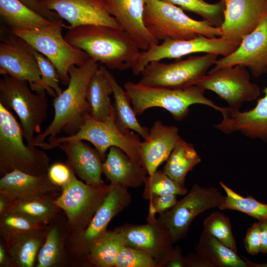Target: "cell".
I'll return each mask as SVG.
<instances>
[{
    "instance_id": "cell-22",
    "label": "cell",
    "mask_w": 267,
    "mask_h": 267,
    "mask_svg": "<svg viewBox=\"0 0 267 267\" xmlns=\"http://www.w3.org/2000/svg\"><path fill=\"white\" fill-rule=\"evenodd\" d=\"M180 137L176 127L165 125L159 120L154 122L148 137L140 141L138 148L142 166L148 176L153 174L167 161Z\"/></svg>"
},
{
    "instance_id": "cell-40",
    "label": "cell",
    "mask_w": 267,
    "mask_h": 267,
    "mask_svg": "<svg viewBox=\"0 0 267 267\" xmlns=\"http://www.w3.org/2000/svg\"><path fill=\"white\" fill-rule=\"evenodd\" d=\"M115 267H159L156 260L147 252L124 245L119 253Z\"/></svg>"
},
{
    "instance_id": "cell-26",
    "label": "cell",
    "mask_w": 267,
    "mask_h": 267,
    "mask_svg": "<svg viewBox=\"0 0 267 267\" xmlns=\"http://www.w3.org/2000/svg\"><path fill=\"white\" fill-rule=\"evenodd\" d=\"M102 164V171L113 184L137 188L144 184L148 173L142 166L130 158L123 150L111 147Z\"/></svg>"
},
{
    "instance_id": "cell-5",
    "label": "cell",
    "mask_w": 267,
    "mask_h": 267,
    "mask_svg": "<svg viewBox=\"0 0 267 267\" xmlns=\"http://www.w3.org/2000/svg\"><path fill=\"white\" fill-rule=\"evenodd\" d=\"M143 21L151 35L159 42L186 40L203 35L221 37L220 27L187 15L180 7L160 0H144Z\"/></svg>"
},
{
    "instance_id": "cell-24",
    "label": "cell",
    "mask_w": 267,
    "mask_h": 267,
    "mask_svg": "<svg viewBox=\"0 0 267 267\" xmlns=\"http://www.w3.org/2000/svg\"><path fill=\"white\" fill-rule=\"evenodd\" d=\"M69 233L66 216L61 211L46 226L44 239L38 254L35 267H71L66 248Z\"/></svg>"
},
{
    "instance_id": "cell-14",
    "label": "cell",
    "mask_w": 267,
    "mask_h": 267,
    "mask_svg": "<svg viewBox=\"0 0 267 267\" xmlns=\"http://www.w3.org/2000/svg\"><path fill=\"white\" fill-rule=\"evenodd\" d=\"M195 85L215 92L233 110H239L244 102L255 100L260 94L259 86L250 80L248 69L240 65L210 70Z\"/></svg>"
},
{
    "instance_id": "cell-19",
    "label": "cell",
    "mask_w": 267,
    "mask_h": 267,
    "mask_svg": "<svg viewBox=\"0 0 267 267\" xmlns=\"http://www.w3.org/2000/svg\"><path fill=\"white\" fill-rule=\"evenodd\" d=\"M47 8L66 20L70 27L101 25L122 29L104 0H42Z\"/></svg>"
},
{
    "instance_id": "cell-44",
    "label": "cell",
    "mask_w": 267,
    "mask_h": 267,
    "mask_svg": "<svg viewBox=\"0 0 267 267\" xmlns=\"http://www.w3.org/2000/svg\"><path fill=\"white\" fill-rule=\"evenodd\" d=\"M244 244L247 252L255 255L260 252V227L258 222L254 223L247 230Z\"/></svg>"
},
{
    "instance_id": "cell-21",
    "label": "cell",
    "mask_w": 267,
    "mask_h": 267,
    "mask_svg": "<svg viewBox=\"0 0 267 267\" xmlns=\"http://www.w3.org/2000/svg\"><path fill=\"white\" fill-rule=\"evenodd\" d=\"M61 191V187L52 183L47 174L34 175L14 169L0 179V194L11 201L31 198L54 200Z\"/></svg>"
},
{
    "instance_id": "cell-33",
    "label": "cell",
    "mask_w": 267,
    "mask_h": 267,
    "mask_svg": "<svg viewBox=\"0 0 267 267\" xmlns=\"http://www.w3.org/2000/svg\"><path fill=\"white\" fill-rule=\"evenodd\" d=\"M124 245L116 228L108 230L91 248L86 258L85 267H115L117 256Z\"/></svg>"
},
{
    "instance_id": "cell-11",
    "label": "cell",
    "mask_w": 267,
    "mask_h": 267,
    "mask_svg": "<svg viewBox=\"0 0 267 267\" xmlns=\"http://www.w3.org/2000/svg\"><path fill=\"white\" fill-rule=\"evenodd\" d=\"M112 187L111 184L92 185L79 180L75 174L61 187L54 200L66 216L71 234L79 233L88 225Z\"/></svg>"
},
{
    "instance_id": "cell-38",
    "label": "cell",
    "mask_w": 267,
    "mask_h": 267,
    "mask_svg": "<svg viewBox=\"0 0 267 267\" xmlns=\"http://www.w3.org/2000/svg\"><path fill=\"white\" fill-rule=\"evenodd\" d=\"M142 197L146 200L160 195H185L188 189L169 177L163 171L157 170L151 176H147L144 183Z\"/></svg>"
},
{
    "instance_id": "cell-42",
    "label": "cell",
    "mask_w": 267,
    "mask_h": 267,
    "mask_svg": "<svg viewBox=\"0 0 267 267\" xmlns=\"http://www.w3.org/2000/svg\"><path fill=\"white\" fill-rule=\"evenodd\" d=\"M47 174L51 182L61 188L75 174L66 162H56L49 165Z\"/></svg>"
},
{
    "instance_id": "cell-12",
    "label": "cell",
    "mask_w": 267,
    "mask_h": 267,
    "mask_svg": "<svg viewBox=\"0 0 267 267\" xmlns=\"http://www.w3.org/2000/svg\"><path fill=\"white\" fill-rule=\"evenodd\" d=\"M224 198L215 187H204L195 183L172 208L159 214L157 220L174 244L186 237L189 227L196 217L209 209L219 208Z\"/></svg>"
},
{
    "instance_id": "cell-13",
    "label": "cell",
    "mask_w": 267,
    "mask_h": 267,
    "mask_svg": "<svg viewBox=\"0 0 267 267\" xmlns=\"http://www.w3.org/2000/svg\"><path fill=\"white\" fill-rule=\"evenodd\" d=\"M237 46L222 37L209 38L199 35L190 39L167 40L160 44L151 46L146 50L141 51L131 70L134 75H138L153 61L167 58L178 59L196 53L226 56L234 51Z\"/></svg>"
},
{
    "instance_id": "cell-51",
    "label": "cell",
    "mask_w": 267,
    "mask_h": 267,
    "mask_svg": "<svg viewBox=\"0 0 267 267\" xmlns=\"http://www.w3.org/2000/svg\"><path fill=\"white\" fill-rule=\"evenodd\" d=\"M246 263L247 267H267V262L262 263H256L248 260L245 258H243Z\"/></svg>"
},
{
    "instance_id": "cell-41",
    "label": "cell",
    "mask_w": 267,
    "mask_h": 267,
    "mask_svg": "<svg viewBox=\"0 0 267 267\" xmlns=\"http://www.w3.org/2000/svg\"><path fill=\"white\" fill-rule=\"evenodd\" d=\"M32 52L38 62L42 81L47 88V93L53 97H56L62 90L59 86L60 80L55 66L41 53L33 48Z\"/></svg>"
},
{
    "instance_id": "cell-37",
    "label": "cell",
    "mask_w": 267,
    "mask_h": 267,
    "mask_svg": "<svg viewBox=\"0 0 267 267\" xmlns=\"http://www.w3.org/2000/svg\"><path fill=\"white\" fill-rule=\"evenodd\" d=\"M47 225L24 215L8 211L0 215V238L6 241L19 234L44 228Z\"/></svg>"
},
{
    "instance_id": "cell-35",
    "label": "cell",
    "mask_w": 267,
    "mask_h": 267,
    "mask_svg": "<svg viewBox=\"0 0 267 267\" xmlns=\"http://www.w3.org/2000/svg\"><path fill=\"white\" fill-rule=\"evenodd\" d=\"M220 184L226 193L221 210H229L246 214L258 221L267 219V204L263 203L252 196L244 197L234 191L222 181Z\"/></svg>"
},
{
    "instance_id": "cell-29",
    "label": "cell",
    "mask_w": 267,
    "mask_h": 267,
    "mask_svg": "<svg viewBox=\"0 0 267 267\" xmlns=\"http://www.w3.org/2000/svg\"><path fill=\"white\" fill-rule=\"evenodd\" d=\"M0 15L12 28L22 30H39L53 22L19 0H0Z\"/></svg>"
},
{
    "instance_id": "cell-43",
    "label": "cell",
    "mask_w": 267,
    "mask_h": 267,
    "mask_svg": "<svg viewBox=\"0 0 267 267\" xmlns=\"http://www.w3.org/2000/svg\"><path fill=\"white\" fill-rule=\"evenodd\" d=\"M148 214H162L172 208L178 202L177 195L167 194L157 196L150 199Z\"/></svg>"
},
{
    "instance_id": "cell-2",
    "label": "cell",
    "mask_w": 267,
    "mask_h": 267,
    "mask_svg": "<svg viewBox=\"0 0 267 267\" xmlns=\"http://www.w3.org/2000/svg\"><path fill=\"white\" fill-rule=\"evenodd\" d=\"M98 67V63L89 58L82 65L70 68L67 87L53 100V120L44 132L35 136V146L46 138L49 140L55 138L61 132L70 135L79 130L90 114L88 89L90 79Z\"/></svg>"
},
{
    "instance_id": "cell-50",
    "label": "cell",
    "mask_w": 267,
    "mask_h": 267,
    "mask_svg": "<svg viewBox=\"0 0 267 267\" xmlns=\"http://www.w3.org/2000/svg\"><path fill=\"white\" fill-rule=\"evenodd\" d=\"M11 202L10 199L0 194V215L8 210Z\"/></svg>"
},
{
    "instance_id": "cell-27",
    "label": "cell",
    "mask_w": 267,
    "mask_h": 267,
    "mask_svg": "<svg viewBox=\"0 0 267 267\" xmlns=\"http://www.w3.org/2000/svg\"><path fill=\"white\" fill-rule=\"evenodd\" d=\"M46 227L25 232L4 241L13 267H34L44 242Z\"/></svg>"
},
{
    "instance_id": "cell-48",
    "label": "cell",
    "mask_w": 267,
    "mask_h": 267,
    "mask_svg": "<svg viewBox=\"0 0 267 267\" xmlns=\"http://www.w3.org/2000/svg\"><path fill=\"white\" fill-rule=\"evenodd\" d=\"M258 222L260 227V252L267 254V219Z\"/></svg>"
},
{
    "instance_id": "cell-49",
    "label": "cell",
    "mask_w": 267,
    "mask_h": 267,
    "mask_svg": "<svg viewBox=\"0 0 267 267\" xmlns=\"http://www.w3.org/2000/svg\"><path fill=\"white\" fill-rule=\"evenodd\" d=\"M0 267H13L4 241L0 238Z\"/></svg>"
},
{
    "instance_id": "cell-28",
    "label": "cell",
    "mask_w": 267,
    "mask_h": 267,
    "mask_svg": "<svg viewBox=\"0 0 267 267\" xmlns=\"http://www.w3.org/2000/svg\"><path fill=\"white\" fill-rule=\"evenodd\" d=\"M105 67L99 66L94 73L87 92L90 115L100 121L107 120L115 113L110 96L113 93V89L105 75Z\"/></svg>"
},
{
    "instance_id": "cell-20",
    "label": "cell",
    "mask_w": 267,
    "mask_h": 267,
    "mask_svg": "<svg viewBox=\"0 0 267 267\" xmlns=\"http://www.w3.org/2000/svg\"><path fill=\"white\" fill-rule=\"evenodd\" d=\"M263 92L264 96L249 111L240 112L227 107H222L220 112L222 119L215 125V128L226 134L240 132L249 138L267 143V87Z\"/></svg>"
},
{
    "instance_id": "cell-25",
    "label": "cell",
    "mask_w": 267,
    "mask_h": 267,
    "mask_svg": "<svg viewBox=\"0 0 267 267\" xmlns=\"http://www.w3.org/2000/svg\"><path fill=\"white\" fill-rule=\"evenodd\" d=\"M58 147L67 157L66 162L83 181L92 185L104 184L101 178L103 161L95 148L81 140L65 141Z\"/></svg>"
},
{
    "instance_id": "cell-3",
    "label": "cell",
    "mask_w": 267,
    "mask_h": 267,
    "mask_svg": "<svg viewBox=\"0 0 267 267\" xmlns=\"http://www.w3.org/2000/svg\"><path fill=\"white\" fill-rule=\"evenodd\" d=\"M21 125L0 104V175L14 169L34 175L47 174L49 159L37 146L26 145Z\"/></svg>"
},
{
    "instance_id": "cell-10",
    "label": "cell",
    "mask_w": 267,
    "mask_h": 267,
    "mask_svg": "<svg viewBox=\"0 0 267 267\" xmlns=\"http://www.w3.org/2000/svg\"><path fill=\"white\" fill-rule=\"evenodd\" d=\"M218 56L206 53L176 59L170 63L153 61L142 71L141 78L138 83L146 86L168 89H182L195 85L215 64Z\"/></svg>"
},
{
    "instance_id": "cell-36",
    "label": "cell",
    "mask_w": 267,
    "mask_h": 267,
    "mask_svg": "<svg viewBox=\"0 0 267 267\" xmlns=\"http://www.w3.org/2000/svg\"><path fill=\"white\" fill-rule=\"evenodd\" d=\"M176 5L182 10L193 12L214 27H220L224 19L223 1L210 3L204 0H160Z\"/></svg>"
},
{
    "instance_id": "cell-18",
    "label": "cell",
    "mask_w": 267,
    "mask_h": 267,
    "mask_svg": "<svg viewBox=\"0 0 267 267\" xmlns=\"http://www.w3.org/2000/svg\"><path fill=\"white\" fill-rule=\"evenodd\" d=\"M155 216L148 214L145 224L126 223L116 228L121 235L125 245L147 252L161 267L162 263L174 247L168 234Z\"/></svg>"
},
{
    "instance_id": "cell-6",
    "label": "cell",
    "mask_w": 267,
    "mask_h": 267,
    "mask_svg": "<svg viewBox=\"0 0 267 267\" xmlns=\"http://www.w3.org/2000/svg\"><path fill=\"white\" fill-rule=\"evenodd\" d=\"M139 135L131 131L121 129L116 123L115 113L104 121L96 120L89 114L75 134L66 136H57L40 143L39 146L43 150H50L67 141H87L94 146L103 162L106 158L107 150L115 146L142 166L138 152L140 142Z\"/></svg>"
},
{
    "instance_id": "cell-23",
    "label": "cell",
    "mask_w": 267,
    "mask_h": 267,
    "mask_svg": "<svg viewBox=\"0 0 267 267\" xmlns=\"http://www.w3.org/2000/svg\"><path fill=\"white\" fill-rule=\"evenodd\" d=\"M110 14L139 49L146 50L159 44L146 28L143 21L144 0H104Z\"/></svg>"
},
{
    "instance_id": "cell-1",
    "label": "cell",
    "mask_w": 267,
    "mask_h": 267,
    "mask_svg": "<svg viewBox=\"0 0 267 267\" xmlns=\"http://www.w3.org/2000/svg\"><path fill=\"white\" fill-rule=\"evenodd\" d=\"M65 28L64 37L70 44L110 69H132L139 55L137 44L122 29L101 25Z\"/></svg>"
},
{
    "instance_id": "cell-8",
    "label": "cell",
    "mask_w": 267,
    "mask_h": 267,
    "mask_svg": "<svg viewBox=\"0 0 267 267\" xmlns=\"http://www.w3.org/2000/svg\"><path fill=\"white\" fill-rule=\"evenodd\" d=\"M111 185L109 192L87 227L79 233H69L66 248L71 267H85L87 256L93 245L107 233L110 221L132 202L128 188Z\"/></svg>"
},
{
    "instance_id": "cell-30",
    "label": "cell",
    "mask_w": 267,
    "mask_h": 267,
    "mask_svg": "<svg viewBox=\"0 0 267 267\" xmlns=\"http://www.w3.org/2000/svg\"><path fill=\"white\" fill-rule=\"evenodd\" d=\"M105 73L113 89L115 120L118 126L123 130L133 131L144 139H146L149 131L146 127L141 126L137 120L127 92L121 88L106 67Z\"/></svg>"
},
{
    "instance_id": "cell-31",
    "label": "cell",
    "mask_w": 267,
    "mask_h": 267,
    "mask_svg": "<svg viewBox=\"0 0 267 267\" xmlns=\"http://www.w3.org/2000/svg\"><path fill=\"white\" fill-rule=\"evenodd\" d=\"M201 162V158L193 145L180 137L167 160L163 171L174 180L184 185L187 174Z\"/></svg>"
},
{
    "instance_id": "cell-7",
    "label": "cell",
    "mask_w": 267,
    "mask_h": 267,
    "mask_svg": "<svg viewBox=\"0 0 267 267\" xmlns=\"http://www.w3.org/2000/svg\"><path fill=\"white\" fill-rule=\"evenodd\" d=\"M46 93L45 90L34 93L27 82L7 74L2 75L0 79V104L17 115L30 146H35V134L41 133V125L47 116Z\"/></svg>"
},
{
    "instance_id": "cell-46",
    "label": "cell",
    "mask_w": 267,
    "mask_h": 267,
    "mask_svg": "<svg viewBox=\"0 0 267 267\" xmlns=\"http://www.w3.org/2000/svg\"><path fill=\"white\" fill-rule=\"evenodd\" d=\"M161 267H185L184 256L179 246L174 248L167 255Z\"/></svg>"
},
{
    "instance_id": "cell-16",
    "label": "cell",
    "mask_w": 267,
    "mask_h": 267,
    "mask_svg": "<svg viewBox=\"0 0 267 267\" xmlns=\"http://www.w3.org/2000/svg\"><path fill=\"white\" fill-rule=\"evenodd\" d=\"M222 0L225 8L221 37L238 46L267 16V0Z\"/></svg>"
},
{
    "instance_id": "cell-47",
    "label": "cell",
    "mask_w": 267,
    "mask_h": 267,
    "mask_svg": "<svg viewBox=\"0 0 267 267\" xmlns=\"http://www.w3.org/2000/svg\"><path fill=\"white\" fill-rule=\"evenodd\" d=\"M184 259L185 267H214L207 259L196 252L188 253Z\"/></svg>"
},
{
    "instance_id": "cell-4",
    "label": "cell",
    "mask_w": 267,
    "mask_h": 267,
    "mask_svg": "<svg viewBox=\"0 0 267 267\" xmlns=\"http://www.w3.org/2000/svg\"><path fill=\"white\" fill-rule=\"evenodd\" d=\"M124 87L136 116L141 115L149 108L160 107L168 111L176 120L180 121L188 115L189 107L193 104L205 105L219 112L222 108L206 97L205 89L197 85L168 89L128 82Z\"/></svg>"
},
{
    "instance_id": "cell-9",
    "label": "cell",
    "mask_w": 267,
    "mask_h": 267,
    "mask_svg": "<svg viewBox=\"0 0 267 267\" xmlns=\"http://www.w3.org/2000/svg\"><path fill=\"white\" fill-rule=\"evenodd\" d=\"M65 27L61 19L43 29L27 31L12 28L11 32L46 56L55 66L61 83L67 86L70 68L82 65L89 57L86 52L66 41L62 33Z\"/></svg>"
},
{
    "instance_id": "cell-15",
    "label": "cell",
    "mask_w": 267,
    "mask_h": 267,
    "mask_svg": "<svg viewBox=\"0 0 267 267\" xmlns=\"http://www.w3.org/2000/svg\"><path fill=\"white\" fill-rule=\"evenodd\" d=\"M5 39L0 43V73L28 82L34 92L45 90L32 47L23 40Z\"/></svg>"
},
{
    "instance_id": "cell-39",
    "label": "cell",
    "mask_w": 267,
    "mask_h": 267,
    "mask_svg": "<svg viewBox=\"0 0 267 267\" xmlns=\"http://www.w3.org/2000/svg\"><path fill=\"white\" fill-rule=\"evenodd\" d=\"M204 230L224 245L237 253L229 219L222 213H212L203 221Z\"/></svg>"
},
{
    "instance_id": "cell-45",
    "label": "cell",
    "mask_w": 267,
    "mask_h": 267,
    "mask_svg": "<svg viewBox=\"0 0 267 267\" xmlns=\"http://www.w3.org/2000/svg\"><path fill=\"white\" fill-rule=\"evenodd\" d=\"M24 4L39 13L52 22H56L61 18L54 11L47 8L42 0H19Z\"/></svg>"
},
{
    "instance_id": "cell-17",
    "label": "cell",
    "mask_w": 267,
    "mask_h": 267,
    "mask_svg": "<svg viewBox=\"0 0 267 267\" xmlns=\"http://www.w3.org/2000/svg\"><path fill=\"white\" fill-rule=\"evenodd\" d=\"M237 65L246 67L255 77L267 73V16L234 51L218 59L211 70Z\"/></svg>"
},
{
    "instance_id": "cell-32",
    "label": "cell",
    "mask_w": 267,
    "mask_h": 267,
    "mask_svg": "<svg viewBox=\"0 0 267 267\" xmlns=\"http://www.w3.org/2000/svg\"><path fill=\"white\" fill-rule=\"evenodd\" d=\"M195 252L207 259L214 267H247L243 258L203 230Z\"/></svg>"
},
{
    "instance_id": "cell-34",
    "label": "cell",
    "mask_w": 267,
    "mask_h": 267,
    "mask_svg": "<svg viewBox=\"0 0 267 267\" xmlns=\"http://www.w3.org/2000/svg\"><path fill=\"white\" fill-rule=\"evenodd\" d=\"M54 201L41 198L15 200L11 201L8 211L20 213L47 225L62 211Z\"/></svg>"
}]
</instances>
